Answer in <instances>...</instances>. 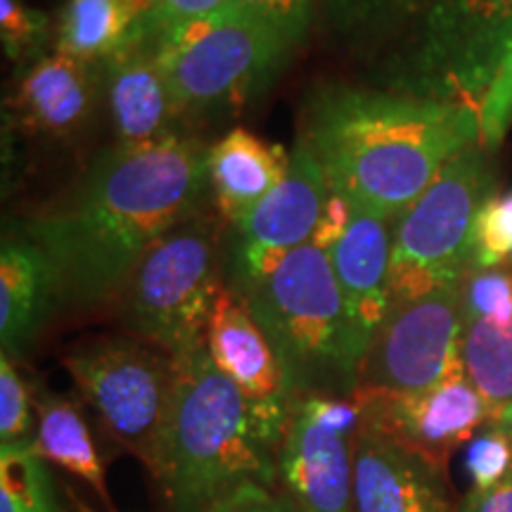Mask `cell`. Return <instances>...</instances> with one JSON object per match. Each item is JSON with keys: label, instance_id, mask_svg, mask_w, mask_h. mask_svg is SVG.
<instances>
[{"label": "cell", "instance_id": "obj_1", "mask_svg": "<svg viewBox=\"0 0 512 512\" xmlns=\"http://www.w3.org/2000/svg\"><path fill=\"white\" fill-rule=\"evenodd\" d=\"M209 150L171 133L100 152L72 188L31 216L24 238L57 275L60 304L91 309L121 297L150 249L204 211Z\"/></svg>", "mask_w": 512, "mask_h": 512}, {"label": "cell", "instance_id": "obj_2", "mask_svg": "<svg viewBox=\"0 0 512 512\" xmlns=\"http://www.w3.org/2000/svg\"><path fill=\"white\" fill-rule=\"evenodd\" d=\"M299 138L330 190L396 221L458 152L482 140V121L463 102L330 83L311 95Z\"/></svg>", "mask_w": 512, "mask_h": 512}, {"label": "cell", "instance_id": "obj_3", "mask_svg": "<svg viewBox=\"0 0 512 512\" xmlns=\"http://www.w3.org/2000/svg\"><path fill=\"white\" fill-rule=\"evenodd\" d=\"M174 358V401L150 472L166 510L207 512L242 484L275 486V453L207 344Z\"/></svg>", "mask_w": 512, "mask_h": 512}, {"label": "cell", "instance_id": "obj_4", "mask_svg": "<svg viewBox=\"0 0 512 512\" xmlns=\"http://www.w3.org/2000/svg\"><path fill=\"white\" fill-rule=\"evenodd\" d=\"M233 290L278 351L294 399L356 394L361 356L325 249L306 242L264 278Z\"/></svg>", "mask_w": 512, "mask_h": 512}, {"label": "cell", "instance_id": "obj_5", "mask_svg": "<svg viewBox=\"0 0 512 512\" xmlns=\"http://www.w3.org/2000/svg\"><path fill=\"white\" fill-rule=\"evenodd\" d=\"M221 223L200 211L159 240L128 280L124 323L133 335L181 356L202 347L216 299Z\"/></svg>", "mask_w": 512, "mask_h": 512}, {"label": "cell", "instance_id": "obj_6", "mask_svg": "<svg viewBox=\"0 0 512 512\" xmlns=\"http://www.w3.org/2000/svg\"><path fill=\"white\" fill-rule=\"evenodd\" d=\"M489 147L458 152L422 195L394 221L389 302L460 283L470 268L472 228L494 195Z\"/></svg>", "mask_w": 512, "mask_h": 512}, {"label": "cell", "instance_id": "obj_7", "mask_svg": "<svg viewBox=\"0 0 512 512\" xmlns=\"http://www.w3.org/2000/svg\"><path fill=\"white\" fill-rule=\"evenodd\" d=\"M62 363L110 439L155 470L174 401L176 358L136 335H105L74 347Z\"/></svg>", "mask_w": 512, "mask_h": 512}, {"label": "cell", "instance_id": "obj_8", "mask_svg": "<svg viewBox=\"0 0 512 512\" xmlns=\"http://www.w3.org/2000/svg\"><path fill=\"white\" fill-rule=\"evenodd\" d=\"M152 46L181 114L240 105L271 79L290 50L271 27L233 8Z\"/></svg>", "mask_w": 512, "mask_h": 512}, {"label": "cell", "instance_id": "obj_9", "mask_svg": "<svg viewBox=\"0 0 512 512\" xmlns=\"http://www.w3.org/2000/svg\"><path fill=\"white\" fill-rule=\"evenodd\" d=\"M512 60V0H432L411 60V91L482 110Z\"/></svg>", "mask_w": 512, "mask_h": 512}, {"label": "cell", "instance_id": "obj_10", "mask_svg": "<svg viewBox=\"0 0 512 512\" xmlns=\"http://www.w3.org/2000/svg\"><path fill=\"white\" fill-rule=\"evenodd\" d=\"M460 283L389 302L358 370L356 392L408 394L446 380L460 361Z\"/></svg>", "mask_w": 512, "mask_h": 512}, {"label": "cell", "instance_id": "obj_11", "mask_svg": "<svg viewBox=\"0 0 512 512\" xmlns=\"http://www.w3.org/2000/svg\"><path fill=\"white\" fill-rule=\"evenodd\" d=\"M214 366L245 396L254 427L275 453L290 420L294 392L278 351L233 287H223L207 325Z\"/></svg>", "mask_w": 512, "mask_h": 512}, {"label": "cell", "instance_id": "obj_12", "mask_svg": "<svg viewBox=\"0 0 512 512\" xmlns=\"http://www.w3.org/2000/svg\"><path fill=\"white\" fill-rule=\"evenodd\" d=\"M356 396L363 403V413L377 427L441 470H446L456 448L467 444L486 422L494 420V408L467 380L463 366L420 392H356Z\"/></svg>", "mask_w": 512, "mask_h": 512}, {"label": "cell", "instance_id": "obj_13", "mask_svg": "<svg viewBox=\"0 0 512 512\" xmlns=\"http://www.w3.org/2000/svg\"><path fill=\"white\" fill-rule=\"evenodd\" d=\"M328 195L323 166L299 138L283 181L235 226L240 233L235 283L264 278L292 249L311 242Z\"/></svg>", "mask_w": 512, "mask_h": 512}, {"label": "cell", "instance_id": "obj_14", "mask_svg": "<svg viewBox=\"0 0 512 512\" xmlns=\"http://www.w3.org/2000/svg\"><path fill=\"white\" fill-rule=\"evenodd\" d=\"M351 441L294 399L275 451V489L294 512H356Z\"/></svg>", "mask_w": 512, "mask_h": 512}, {"label": "cell", "instance_id": "obj_15", "mask_svg": "<svg viewBox=\"0 0 512 512\" xmlns=\"http://www.w3.org/2000/svg\"><path fill=\"white\" fill-rule=\"evenodd\" d=\"M351 446L356 512H458L446 470L403 446L366 413Z\"/></svg>", "mask_w": 512, "mask_h": 512}, {"label": "cell", "instance_id": "obj_16", "mask_svg": "<svg viewBox=\"0 0 512 512\" xmlns=\"http://www.w3.org/2000/svg\"><path fill=\"white\" fill-rule=\"evenodd\" d=\"M100 95V67L53 53L19 72L8 107L27 133L69 143L91 126Z\"/></svg>", "mask_w": 512, "mask_h": 512}, {"label": "cell", "instance_id": "obj_17", "mask_svg": "<svg viewBox=\"0 0 512 512\" xmlns=\"http://www.w3.org/2000/svg\"><path fill=\"white\" fill-rule=\"evenodd\" d=\"M392 252L394 221L358 207L347 233L328 252L361 363L389 309Z\"/></svg>", "mask_w": 512, "mask_h": 512}, {"label": "cell", "instance_id": "obj_18", "mask_svg": "<svg viewBox=\"0 0 512 512\" xmlns=\"http://www.w3.org/2000/svg\"><path fill=\"white\" fill-rule=\"evenodd\" d=\"M100 74L119 145L155 143L176 133L171 124L181 110L147 36L100 64Z\"/></svg>", "mask_w": 512, "mask_h": 512}, {"label": "cell", "instance_id": "obj_19", "mask_svg": "<svg viewBox=\"0 0 512 512\" xmlns=\"http://www.w3.org/2000/svg\"><path fill=\"white\" fill-rule=\"evenodd\" d=\"M60 304L48 256L27 238H8L0 252V344L17 358L27 351Z\"/></svg>", "mask_w": 512, "mask_h": 512}, {"label": "cell", "instance_id": "obj_20", "mask_svg": "<svg viewBox=\"0 0 512 512\" xmlns=\"http://www.w3.org/2000/svg\"><path fill=\"white\" fill-rule=\"evenodd\" d=\"M290 155L247 128H233L209 150V188L221 219L238 223L283 181Z\"/></svg>", "mask_w": 512, "mask_h": 512}, {"label": "cell", "instance_id": "obj_21", "mask_svg": "<svg viewBox=\"0 0 512 512\" xmlns=\"http://www.w3.org/2000/svg\"><path fill=\"white\" fill-rule=\"evenodd\" d=\"M150 10V0H64L55 53L100 67L145 36Z\"/></svg>", "mask_w": 512, "mask_h": 512}, {"label": "cell", "instance_id": "obj_22", "mask_svg": "<svg viewBox=\"0 0 512 512\" xmlns=\"http://www.w3.org/2000/svg\"><path fill=\"white\" fill-rule=\"evenodd\" d=\"M34 406L38 420L36 451L48 463H55L69 475L79 477L83 484L91 486L100 496V501L112 510L105 465H102L91 427L83 418L79 403L36 384Z\"/></svg>", "mask_w": 512, "mask_h": 512}, {"label": "cell", "instance_id": "obj_23", "mask_svg": "<svg viewBox=\"0 0 512 512\" xmlns=\"http://www.w3.org/2000/svg\"><path fill=\"white\" fill-rule=\"evenodd\" d=\"M0 512H62L36 444L0 448Z\"/></svg>", "mask_w": 512, "mask_h": 512}, {"label": "cell", "instance_id": "obj_24", "mask_svg": "<svg viewBox=\"0 0 512 512\" xmlns=\"http://www.w3.org/2000/svg\"><path fill=\"white\" fill-rule=\"evenodd\" d=\"M430 3L432 0H320V8L339 36L368 46L427 10Z\"/></svg>", "mask_w": 512, "mask_h": 512}, {"label": "cell", "instance_id": "obj_25", "mask_svg": "<svg viewBox=\"0 0 512 512\" xmlns=\"http://www.w3.org/2000/svg\"><path fill=\"white\" fill-rule=\"evenodd\" d=\"M34 387L24 380L15 358L0 356V448L36 444Z\"/></svg>", "mask_w": 512, "mask_h": 512}, {"label": "cell", "instance_id": "obj_26", "mask_svg": "<svg viewBox=\"0 0 512 512\" xmlns=\"http://www.w3.org/2000/svg\"><path fill=\"white\" fill-rule=\"evenodd\" d=\"M470 268H512V190L494 192L479 209Z\"/></svg>", "mask_w": 512, "mask_h": 512}, {"label": "cell", "instance_id": "obj_27", "mask_svg": "<svg viewBox=\"0 0 512 512\" xmlns=\"http://www.w3.org/2000/svg\"><path fill=\"white\" fill-rule=\"evenodd\" d=\"M463 323H512V268H467L460 280Z\"/></svg>", "mask_w": 512, "mask_h": 512}, {"label": "cell", "instance_id": "obj_28", "mask_svg": "<svg viewBox=\"0 0 512 512\" xmlns=\"http://www.w3.org/2000/svg\"><path fill=\"white\" fill-rule=\"evenodd\" d=\"M0 38L5 55L15 64H34L50 38L46 12L29 8L22 0H0Z\"/></svg>", "mask_w": 512, "mask_h": 512}, {"label": "cell", "instance_id": "obj_29", "mask_svg": "<svg viewBox=\"0 0 512 512\" xmlns=\"http://www.w3.org/2000/svg\"><path fill=\"white\" fill-rule=\"evenodd\" d=\"M465 472L470 491H489L503 484L512 472V441L498 422H486L475 437L467 441Z\"/></svg>", "mask_w": 512, "mask_h": 512}, {"label": "cell", "instance_id": "obj_30", "mask_svg": "<svg viewBox=\"0 0 512 512\" xmlns=\"http://www.w3.org/2000/svg\"><path fill=\"white\" fill-rule=\"evenodd\" d=\"M226 8L259 19L294 48L309 34L313 0H228Z\"/></svg>", "mask_w": 512, "mask_h": 512}, {"label": "cell", "instance_id": "obj_31", "mask_svg": "<svg viewBox=\"0 0 512 512\" xmlns=\"http://www.w3.org/2000/svg\"><path fill=\"white\" fill-rule=\"evenodd\" d=\"M228 0H159L145 15V36L150 43L176 34L204 17L216 15L226 8Z\"/></svg>", "mask_w": 512, "mask_h": 512}, {"label": "cell", "instance_id": "obj_32", "mask_svg": "<svg viewBox=\"0 0 512 512\" xmlns=\"http://www.w3.org/2000/svg\"><path fill=\"white\" fill-rule=\"evenodd\" d=\"M207 512H294V508L275 486L242 484Z\"/></svg>", "mask_w": 512, "mask_h": 512}, {"label": "cell", "instance_id": "obj_33", "mask_svg": "<svg viewBox=\"0 0 512 512\" xmlns=\"http://www.w3.org/2000/svg\"><path fill=\"white\" fill-rule=\"evenodd\" d=\"M351 219H354V204H351L344 195H339V192L330 190L311 242L320 249H325V252H330V249L342 240V235L347 233Z\"/></svg>", "mask_w": 512, "mask_h": 512}, {"label": "cell", "instance_id": "obj_34", "mask_svg": "<svg viewBox=\"0 0 512 512\" xmlns=\"http://www.w3.org/2000/svg\"><path fill=\"white\" fill-rule=\"evenodd\" d=\"M458 512H512V477L489 491H470Z\"/></svg>", "mask_w": 512, "mask_h": 512}, {"label": "cell", "instance_id": "obj_35", "mask_svg": "<svg viewBox=\"0 0 512 512\" xmlns=\"http://www.w3.org/2000/svg\"><path fill=\"white\" fill-rule=\"evenodd\" d=\"M494 422H498V425H501L503 430L508 432V437H510V441H512V403H510V406H505L503 411L496 415ZM510 477H512V472H510Z\"/></svg>", "mask_w": 512, "mask_h": 512}, {"label": "cell", "instance_id": "obj_36", "mask_svg": "<svg viewBox=\"0 0 512 512\" xmlns=\"http://www.w3.org/2000/svg\"><path fill=\"white\" fill-rule=\"evenodd\" d=\"M76 508H79V512H95V510H91V508H88V505H83V503H76Z\"/></svg>", "mask_w": 512, "mask_h": 512}, {"label": "cell", "instance_id": "obj_37", "mask_svg": "<svg viewBox=\"0 0 512 512\" xmlns=\"http://www.w3.org/2000/svg\"><path fill=\"white\" fill-rule=\"evenodd\" d=\"M150 3H152V8H155V5L159 3V0H150Z\"/></svg>", "mask_w": 512, "mask_h": 512}]
</instances>
